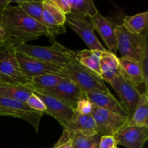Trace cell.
<instances>
[{"mask_svg":"<svg viewBox=\"0 0 148 148\" xmlns=\"http://www.w3.org/2000/svg\"><path fill=\"white\" fill-rule=\"evenodd\" d=\"M1 21L4 38L17 46L38 39L40 36L51 38L44 25L27 15L19 6L9 4L1 12Z\"/></svg>","mask_w":148,"mask_h":148,"instance_id":"obj_1","label":"cell"},{"mask_svg":"<svg viewBox=\"0 0 148 148\" xmlns=\"http://www.w3.org/2000/svg\"><path fill=\"white\" fill-rule=\"evenodd\" d=\"M50 40L51 45L49 46L22 43L16 47V51L60 67L69 63L76 58L77 51L67 49L55 39Z\"/></svg>","mask_w":148,"mask_h":148,"instance_id":"obj_2","label":"cell"},{"mask_svg":"<svg viewBox=\"0 0 148 148\" xmlns=\"http://www.w3.org/2000/svg\"><path fill=\"white\" fill-rule=\"evenodd\" d=\"M14 42L3 39L0 46V82L10 85L27 86L31 79L26 77L20 70Z\"/></svg>","mask_w":148,"mask_h":148,"instance_id":"obj_3","label":"cell"},{"mask_svg":"<svg viewBox=\"0 0 148 148\" xmlns=\"http://www.w3.org/2000/svg\"><path fill=\"white\" fill-rule=\"evenodd\" d=\"M59 73L78 85L85 92H110L105 82L96 74L81 64L77 58H75L69 63L61 66Z\"/></svg>","mask_w":148,"mask_h":148,"instance_id":"obj_4","label":"cell"},{"mask_svg":"<svg viewBox=\"0 0 148 148\" xmlns=\"http://www.w3.org/2000/svg\"><path fill=\"white\" fill-rule=\"evenodd\" d=\"M117 51L122 58L140 62L148 49L147 31L140 34L131 33L124 24L115 27Z\"/></svg>","mask_w":148,"mask_h":148,"instance_id":"obj_5","label":"cell"},{"mask_svg":"<svg viewBox=\"0 0 148 148\" xmlns=\"http://www.w3.org/2000/svg\"><path fill=\"white\" fill-rule=\"evenodd\" d=\"M92 116L100 136H115L129 122V119L93 105Z\"/></svg>","mask_w":148,"mask_h":148,"instance_id":"obj_6","label":"cell"},{"mask_svg":"<svg viewBox=\"0 0 148 148\" xmlns=\"http://www.w3.org/2000/svg\"><path fill=\"white\" fill-rule=\"evenodd\" d=\"M115 90L121 100V105L128 114L129 119L132 118L136 106L140 100L141 92L126 77L123 72L120 74L109 84Z\"/></svg>","mask_w":148,"mask_h":148,"instance_id":"obj_7","label":"cell"},{"mask_svg":"<svg viewBox=\"0 0 148 148\" xmlns=\"http://www.w3.org/2000/svg\"><path fill=\"white\" fill-rule=\"evenodd\" d=\"M30 90L49 94L62 100L75 111L78 101L86 98L85 92L78 85L68 79H63L55 88L43 89L33 85H27Z\"/></svg>","mask_w":148,"mask_h":148,"instance_id":"obj_8","label":"cell"},{"mask_svg":"<svg viewBox=\"0 0 148 148\" xmlns=\"http://www.w3.org/2000/svg\"><path fill=\"white\" fill-rule=\"evenodd\" d=\"M43 102L46 107L45 114L53 116L64 129L76 115L77 112L62 100L45 92L30 90Z\"/></svg>","mask_w":148,"mask_h":148,"instance_id":"obj_9","label":"cell"},{"mask_svg":"<svg viewBox=\"0 0 148 148\" xmlns=\"http://www.w3.org/2000/svg\"><path fill=\"white\" fill-rule=\"evenodd\" d=\"M65 24L82 38L84 43L89 47L90 50L99 51H106L97 38L92 25L85 17L69 13L66 15Z\"/></svg>","mask_w":148,"mask_h":148,"instance_id":"obj_10","label":"cell"},{"mask_svg":"<svg viewBox=\"0 0 148 148\" xmlns=\"http://www.w3.org/2000/svg\"><path fill=\"white\" fill-rule=\"evenodd\" d=\"M16 56L22 73L29 79H31V78L35 77L46 74L60 75L62 77L66 79L63 75L59 73L60 66L41 62L20 52L16 51Z\"/></svg>","mask_w":148,"mask_h":148,"instance_id":"obj_11","label":"cell"},{"mask_svg":"<svg viewBox=\"0 0 148 148\" xmlns=\"http://www.w3.org/2000/svg\"><path fill=\"white\" fill-rule=\"evenodd\" d=\"M0 106L7 108L14 118L25 120L31 124L36 132L38 131L40 121L44 114L29 107L26 103L0 97Z\"/></svg>","mask_w":148,"mask_h":148,"instance_id":"obj_12","label":"cell"},{"mask_svg":"<svg viewBox=\"0 0 148 148\" xmlns=\"http://www.w3.org/2000/svg\"><path fill=\"white\" fill-rule=\"evenodd\" d=\"M114 138L117 145L127 148H143L148 138V127L126 125Z\"/></svg>","mask_w":148,"mask_h":148,"instance_id":"obj_13","label":"cell"},{"mask_svg":"<svg viewBox=\"0 0 148 148\" xmlns=\"http://www.w3.org/2000/svg\"><path fill=\"white\" fill-rule=\"evenodd\" d=\"M94 31L96 30L109 49V51L116 54L117 51L116 37L115 27L108 19L100 14L99 12L94 17H88Z\"/></svg>","mask_w":148,"mask_h":148,"instance_id":"obj_14","label":"cell"},{"mask_svg":"<svg viewBox=\"0 0 148 148\" xmlns=\"http://www.w3.org/2000/svg\"><path fill=\"white\" fill-rule=\"evenodd\" d=\"M85 96L95 106L108 110L114 114L129 119L128 114L124 106L111 92L106 93L102 92H85Z\"/></svg>","mask_w":148,"mask_h":148,"instance_id":"obj_15","label":"cell"},{"mask_svg":"<svg viewBox=\"0 0 148 148\" xmlns=\"http://www.w3.org/2000/svg\"><path fill=\"white\" fill-rule=\"evenodd\" d=\"M101 78L104 82L111 83L121 72L119 58L112 52L106 50L102 51L100 56Z\"/></svg>","mask_w":148,"mask_h":148,"instance_id":"obj_16","label":"cell"},{"mask_svg":"<svg viewBox=\"0 0 148 148\" xmlns=\"http://www.w3.org/2000/svg\"><path fill=\"white\" fill-rule=\"evenodd\" d=\"M64 130L72 134L79 133L88 137L98 134L96 124L92 115H81L77 113Z\"/></svg>","mask_w":148,"mask_h":148,"instance_id":"obj_17","label":"cell"},{"mask_svg":"<svg viewBox=\"0 0 148 148\" xmlns=\"http://www.w3.org/2000/svg\"><path fill=\"white\" fill-rule=\"evenodd\" d=\"M119 64L120 66H121V72L125 75L126 77L130 79L132 83L140 92L141 86L143 85H145V84L143 76H142L140 62H135V61L131 60V59H126V58L122 57L119 58Z\"/></svg>","mask_w":148,"mask_h":148,"instance_id":"obj_18","label":"cell"},{"mask_svg":"<svg viewBox=\"0 0 148 148\" xmlns=\"http://www.w3.org/2000/svg\"><path fill=\"white\" fill-rule=\"evenodd\" d=\"M32 91L27 86L0 82V97L26 103Z\"/></svg>","mask_w":148,"mask_h":148,"instance_id":"obj_19","label":"cell"},{"mask_svg":"<svg viewBox=\"0 0 148 148\" xmlns=\"http://www.w3.org/2000/svg\"><path fill=\"white\" fill-rule=\"evenodd\" d=\"M127 126L148 127V97L147 92H145L140 95L135 110L130 119Z\"/></svg>","mask_w":148,"mask_h":148,"instance_id":"obj_20","label":"cell"},{"mask_svg":"<svg viewBox=\"0 0 148 148\" xmlns=\"http://www.w3.org/2000/svg\"><path fill=\"white\" fill-rule=\"evenodd\" d=\"M102 51L84 49L77 53L76 58L78 62L88 68L92 72L96 74L101 78V71L100 68V56ZM102 79V78H101Z\"/></svg>","mask_w":148,"mask_h":148,"instance_id":"obj_21","label":"cell"},{"mask_svg":"<svg viewBox=\"0 0 148 148\" xmlns=\"http://www.w3.org/2000/svg\"><path fill=\"white\" fill-rule=\"evenodd\" d=\"M123 24L131 33L140 34L146 32L148 25V12L139 13L135 15L125 16Z\"/></svg>","mask_w":148,"mask_h":148,"instance_id":"obj_22","label":"cell"},{"mask_svg":"<svg viewBox=\"0 0 148 148\" xmlns=\"http://www.w3.org/2000/svg\"><path fill=\"white\" fill-rule=\"evenodd\" d=\"M72 14L85 17H94L98 12L92 0H69Z\"/></svg>","mask_w":148,"mask_h":148,"instance_id":"obj_23","label":"cell"},{"mask_svg":"<svg viewBox=\"0 0 148 148\" xmlns=\"http://www.w3.org/2000/svg\"><path fill=\"white\" fill-rule=\"evenodd\" d=\"M17 3L28 16L42 24V14L44 10L42 1H13Z\"/></svg>","mask_w":148,"mask_h":148,"instance_id":"obj_24","label":"cell"},{"mask_svg":"<svg viewBox=\"0 0 148 148\" xmlns=\"http://www.w3.org/2000/svg\"><path fill=\"white\" fill-rule=\"evenodd\" d=\"M70 134L73 148H99L101 137L99 134H95L90 137L85 136L79 133H70Z\"/></svg>","mask_w":148,"mask_h":148,"instance_id":"obj_25","label":"cell"},{"mask_svg":"<svg viewBox=\"0 0 148 148\" xmlns=\"http://www.w3.org/2000/svg\"><path fill=\"white\" fill-rule=\"evenodd\" d=\"M63 79H65V78L62 77L60 75L46 74V75L31 78L30 85H35L43 89H51V88H55Z\"/></svg>","mask_w":148,"mask_h":148,"instance_id":"obj_26","label":"cell"},{"mask_svg":"<svg viewBox=\"0 0 148 148\" xmlns=\"http://www.w3.org/2000/svg\"><path fill=\"white\" fill-rule=\"evenodd\" d=\"M43 9L48 12L58 23L61 25H64L66 22V14L55 4L53 0H43Z\"/></svg>","mask_w":148,"mask_h":148,"instance_id":"obj_27","label":"cell"},{"mask_svg":"<svg viewBox=\"0 0 148 148\" xmlns=\"http://www.w3.org/2000/svg\"><path fill=\"white\" fill-rule=\"evenodd\" d=\"M93 108V104L87 98L81 99L77 104L75 111L81 115H91Z\"/></svg>","mask_w":148,"mask_h":148,"instance_id":"obj_28","label":"cell"},{"mask_svg":"<svg viewBox=\"0 0 148 148\" xmlns=\"http://www.w3.org/2000/svg\"><path fill=\"white\" fill-rule=\"evenodd\" d=\"M26 103H27V105L29 107L33 108V110L40 111V112L43 113V114L46 113V106L44 105L43 101H42L36 94L33 93V92H32L30 96L29 97V98L27 99Z\"/></svg>","mask_w":148,"mask_h":148,"instance_id":"obj_29","label":"cell"},{"mask_svg":"<svg viewBox=\"0 0 148 148\" xmlns=\"http://www.w3.org/2000/svg\"><path fill=\"white\" fill-rule=\"evenodd\" d=\"M52 148H73L70 133L64 130L63 134L61 136L59 141Z\"/></svg>","mask_w":148,"mask_h":148,"instance_id":"obj_30","label":"cell"},{"mask_svg":"<svg viewBox=\"0 0 148 148\" xmlns=\"http://www.w3.org/2000/svg\"><path fill=\"white\" fill-rule=\"evenodd\" d=\"M148 49L145 51L143 59L140 62V69H141L142 76H143V80H144L145 87L147 91L148 88Z\"/></svg>","mask_w":148,"mask_h":148,"instance_id":"obj_31","label":"cell"},{"mask_svg":"<svg viewBox=\"0 0 148 148\" xmlns=\"http://www.w3.org/2000/svg\"><path fill=\"white\" fill-rule=\"evenodd\" d=\"M117 146L114 136H101L99 148H112Z\"/></svg>","mask_w":148,"mask_h":148,"instance_id":"obj_32","label":"cell"},{"mask_svg":"<svg viewBox=\"0 0 148 148\" xmlns=\"http://www.w3.org/2000/svg\"><path fill=\"white\" fill-rule=\"evenodd\" d=\"M53 1L66 15L71 12L70 4H69V0H53Z\"/></svg>","mask_w":148,"mask_h":148,"instance_id":"obj_33","label":"cell"},{"mask_svg":"<svg viewBox=\"0 0 148 148\" xmlns=\"http://www.w3.org/2000/svg\"><path fill=\"white\" fill-rule=\"evenodd\" d=\"M12 1H10V0H0V13H1L4 8L10 4Z\"/></svg>","mask_w":148,"mask_h":148,"instance_id":"obj_34","label":"cell"},{"mask_svg":"<svg viewBox=\"0 0 148 148\" xmlns=\"http://www.w3.org/2000/svg\"><path fill=\"white\" fill-rule=\"evenodd\" d=\"M4 36H5V35H4V30H3L2 21H1V13H0V38L4 39Z\"/></svg>","mask_w":148,"mask_h":148,"instance_id":"obj_35","label":"cell"},{"mask_svg":"<svg viewBox=\"0 0 148 148\" xmlns=\"http://www.w3.org/2000/svg\"><path fill=\"white\" fill-rule=\"evenodd\" d=\"M2 41H3V39L0 38V46H1V44L2 43Z\"/></svg>","mask_w":148,"mask_h":148,"instance_id":"obj_36","label":"cell"},{"mask_svg":"<svg viewBox=\"0 0 148 148\" xmlns=\"http://www.w3.org/2000/svg\"><path fill=\"white\" fill-rule=\"evenodd\" d=\"M0 116H4V114H3L2 113H1V112H0Z\"/></svg>","mask_w":148,"mask_h":148,"instance_id":"obj_37","label":"cell"},{"mask_svg":"<svg viewBox=\"0 0 148 148\" xmlns=\"http://www.w3.org/2000/svg\"><path fill=\"white\" fill-rule=\"evenodd\" d=\"M112 148H117V146H115V147H112Z\"/></svg>","mask_w":148,"mask_h":148,"instance_id":"obj_38","label":"cell"}]
</instances>
